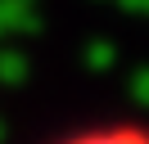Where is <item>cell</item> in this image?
<instances>
[{
	"label": "cell",
	"mask_w": 149,
	"mask_h": 144,
	"mask_svg": "<svg viewBox=\"0 0 149 144\" xmlns=\"http://www.w3.org/2000/svg\"><path fill=\"white\" fill-rule=\"evenodd\" d=\"M63 144H149V131H140V126H104V131L72 135Z\"/></svg>",
	"instance_id": "obj_1"
}]
</instances>
